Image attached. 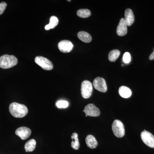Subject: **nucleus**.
Listing matches in <instances>:
<instances>
[{"mask_svg":"<svg viewBox=\"0 0 154 154\" xmlns=\"http://www.w3.org/2000/svg\"><path fill=\"white\" fill-rule=\"evenodd\" d=\"M9 111L14 117L22 118L28 114V110L25 105L17 102H13L9 106Z\"/></svg>","mask_w":154,"mask_h":154,"instance_id":"1","label":"nucleus"},{"mask_svg":"<svg viewBox=\"0 0 154 154\" xmlns=\"http://www.w3.org/2000/svg\"><path fill=\"white\" fill-rule=\"evenodd\" d=\"M18 59L14 55L5 54L0 57V68L7 69L11 68L17 65Z\"/></svg>","mask_w":154,"mask_h":154,"instance_id":"2","label":"nucleus"},{"mask_svg":"<svg viewBox=\"0 0 154 154\" xmlns=\"http://www.w3.org/2000/svg\"><path fill=\"white\" fill-rule=\"evenodd\" d=\"M112 131L116 137L121 138L124 136L125 131L124 125L119 120H114L112 125Z\"/></svg>","mask_w":154,"mask_h":154,"instance_id":"3","label":"nucleus"},{"mask_svg":"<svg viewBox=\"0 0 154 154\" xmlns=\"http://www.w3.org/2000/svg\"><path fill=\"white\" fill-rule=\"evenodd\" d=\"M93 85L91 82L87 80L83 81L81 85V94L83 98H90L93 93Z\"/></svg>","mask_w":154,"mask_h":154,"instance_id":"4","label":"nucleus"},{"mask_svg":"<svg viewBox=\"0 0 154 154\" xmlns=\"http://www.w3.org/2000/svg\"><path fill=\"white\" fill-rule=\"evenodd\" d=\"M35 62L37 65L46 70H51L53 68V65L52 62L43 57H36L35 58Z\"/></svg>","mask_w":154,"mask_h":154,"instance_id":"5","label":"nucleus"},{"mask_svg":"<svg viewBox=\"0 0 154 154\" xmlns=\"http://www.w3.org/2000/svg\"><path fill=\"white\" fill-rule=\"evenodd\" d=\"M141 138L144 143L151 148H154V136L144 130L141 133Z\"/></svg>","mask_w":154,"mask_h":154,"instance_id":"6","label":"nucleus"},{"mask_svg":"<svg viewBox=\"0 0 154 154\" xmlns=\"http://www.w3.org/2000/svg\"><path fill=\"white\" fill-rule=\"evenodd\" d=\"M93 85L97 91L105 93L107 91V86L106 82L103 78L97 77L94 80Z\"/></svg>","mask_w":154,"mask_h":154,"instance_id":"7","label":"nucleus"},{"mask_svg":"<svg viewBox=\"0 0 154 154\" xmlns=\"http://www.w3.org/2000/svg\"><path fill=\"white\" fill-rule=\"evenodd\" d=\"M83 111L88 116L96 117L99 116L100 114V111L99 108L92 104H89L86 106Z\"/></svg>","mask_w":154,"mask_h":154,"instance_id":"8","label":"nucleus"},{"mask_svg":"<svg viewBox=\"0 0 154 154\" xmlns=\"http://www.w3.org/2000/svg\"><path fill=\"white\" fill-rule=\"evenodd\" d=\"M73 47V45L71 42L64 40L61 41L58 44V48L61 52L69 53L70 52Z\"/></svg>","mask_w":154,"mask_h":154,"instance_id":"9","label":"nucleus"},{"mask_svg":"<svg viewBox=\"0 0 154 154\" xmlns=\"http://www.w3.org/2000/svg\"><path fill=\"white\" fill-rule=\"evenodd\" d=\"M15 133L22 140H25L30 136L31 131L26 127H21L16 130Z\"/></svg>","mask_w":154,"mask_h":154,"instance_id":"10","label":"nucleus"},{"mask_svg":"<svg viewBox=\"0 0 154 154\" xmlns=\"http://www.w3.org/2000/svg\"><path fill=\"white\" fill-rule=\"evenodd\" d=\"M127 25L125 20L122 18L116 29V33L119 36H124L127 33Z\"/></svg>","mask_w":154,"mask_h":154,"instance_id":"11","label":"nucleus"},{"mask_svg":"<svg viewBox=\"0 0 154 154\" xmlns=\"http://www.w3.org/2000/svg\"><path fill=\"white\" fill-rule=\"evenodd\" d=\"M125 20L128 26H131L134 21V17L131 9H127L125 12Z\"/></svg>","mask_w":154,"mask_h":154,"instance_id":"12","label":"nucleus"},{"mask_svg":"<svg viewBox=\"0 0 154 154\" xmlns=\"http://www.w3.org/2000/svg\"><path fill=\"white\" fill-rule=\"evenodd\" d=\"M86 143L88 147L91 149H95L98 146V142L96 138L92 135H88L85 139Z\"/></svg>","mask_w":154,"mask_h":154,"instance_id":"13","label":"nucleus"},{"mask_svg":"<svg viewBox=\"0 0 154 154\" xmlns=\"http://www.w3.org/2000/svg\"><path fill=\"white\" fill-rule=\"evenodd\" d=\"M119 93L122 97L123 98H128L132 94V92L130 88L126 86H121L119 89Z\"/></svg>","mask_w":154,"mask_h":154,"instance_id":"14","label":"nucleus"},{"mask_svg":"<svg viewBox=\"0 0 154 154\" xmlns=\"http://www.w3.org/2000/svg\"><path fill=\"white\" fill-rule=\"evenodd\" d=\"M78 38L85 43H89L92 41V37L89 33L85 31H80L78 33Z\"/></svg>","mask_w":154,"mask_h":154,"instance_id":"15","label":"nucleus"},{"mask_svg":"<svg viewBox=\"0 0 154 154\" xmlns=\"http://www.w3.org/2000/svg\"><path fill=\"white\" fill-rule=\"evenodd\" d=\"M59 20L58 18L55 16H52L50 19V22L48 25H45V28L46 30L53 29L58 24Z\"/></svg>","mask_w":154,"mask_h":154,"instance_id":"16","label":"nucleus"},{"mask_svg":"<svg viewBox=\"0 0 154 154\" xmlns=\"http://www.w3.org/2000/svg\"><path fill=\"white\" fill-rule=\"evenodd\" d=\"M36 146V141L34 139H30L28 140L25 145V151L26 152H33Z\"/></svg>","mask_w":154,"mask_h":154,"instance_id":"17","label":"nucleus"},{"mask_svg":"<svg viewBox=\"0 0 154 154\" xmlns=\"http://www.w3.org/2000/svg\"><path fill=\"white\" fill-rule=\"evenodd\" d=\"M72 141L71 146L75 150H78L80 147V143L78 138V134L77 133H73L71 136Z\"/></svg>","mask_w":154,"mask_h":154,"instance_id":"18","label":"nucleus"},{"mask_svg":"<svg viewBox=\"0 0 154 154\" xmlns=\"http://www.w3.org/2000/svg\"><path fill=\"white\" fill-rule=\"evenodd\" d=\"M120 55V51L117 49L113 50L109 52L108 59L110 62H115Z\"/></svg>","mask_w":154,"mask_h":154,"instance_id":"19","label":"nucleus"},{"mask_svg":"<svg viewBox=\"0 0 154 154\" xmlns=\"http://www.w3.org/2000/svg\"><path fill=\"white\" fill-rule=\"evenodd\" d=\"M78 17L82 18H88L91 15V12L88 9H80L77 12Z\"/></svg>","mask_w":154,"mask_h":154,"instance_id":"20","label":"nucleus"},{"mask_svg":"<svg viewBox=\"0 0 154 154\" xmlns=\"http://www.w3.org/2000/svg\"><path fill=\"white\" fill-rule=\"evenodd\" d=\"M57 107L59 108H65L69 106V103L65 100H60L56 103Z\"/></svg>","mask_w":154,"mask_h":154,"instance_id":"21","label":"nucleus"},{"mask_svg":"<svg viewBox=\"0 0 154 154\" xmlns=\"http://www.w3.org/2000/svg\"><path fill=\"white\" fill-rule=\"evenodd\" d=\"M131 60V57L129 52L125 53L123 56V61L125 63H128Z\"/></svg>","mask_w":154,"mask_h":154,"instance_id":"22","label":"nucleus"},{"mask_svg":"<svg viewBox=\"0 0 154 154\" xmlns=\"http://www.w3.org/2000/svg\"><path fill=\"white\" fill-rule=\"evenodd\" d=\"M7 6V3L5 2H2V3H0V15L3 14Z\"/></svg>","mask_w":154,"mask_h":154,"instance_id":"23","label":"nucleus"},{"mask_svg":"<svg viewBox=\"0 0 154 154\" xmlns=\"http://www.w3.org/2000/svg\"><path fill=\"white\" fill-rule=\"evenodd\" d=\"M149 59L150 60H153L154 59V49L153 52L149 56Z\"/></svg>","mask_w":154,"mask_h":154,"instance_id":"24","label":"nucleus"}]
</instances>
